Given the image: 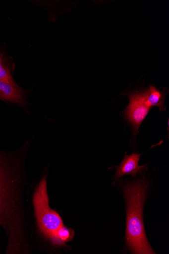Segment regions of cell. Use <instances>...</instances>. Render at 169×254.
<instances>
[{
	"mask_svg": "<svg viewBox=\"0 0 169 254\" xmlns=\"http://www.w3.org/2000/svg\"><path fill=\"white\" fill-rule=\"evenodd\" d=\"M33 203L40 232L50 240L63 224L60 216L50 206L45 177L34 193Z\"/></svg>",
	"mask_w": 169,
	"mask_h": 254,
	"instance_id": "7a4b0ae2",
	"label": "cell"
},
{
	"mask_svg": "<svg viewBox=\"0 0 169 254\" xmlns=\"http://www.w3.org/2000/svg\"><path fill=\"white\" fill-rule=\"evenodd\" d=\"M1 61H0V63H1Z\"/></svg>",
	"mask_w": 169,
	"mask_h": 254,
	"instance_id": "8fae6325",
	"label": "cell"
},
{
	"mask_svg": "<svg viewBox=\"0 0 169 254\" xmlns=\"http://www.w3.org/2000/svg\"><path fill=\"white\" fill-rule=\"evenodd\" d=\"M0 100L17 104H22L25 102L19 87H15L1 80H0Z\"/></svg>",
	"mask_w": 169,
	"mask_h": 254,
	"instance_id": "52a82bcc",
	"label": "cell"
},
{
	"mask_svg": "<svg viewBox=\"0 0 169 254\" xmlns=\"http://www.w3.org/2000/svg\"><path fill=\"white\" fill-rule=\"evenodd\" d=\"M142 154H125L122 163L117 167L114 177L118 179L124 175H131L135 177L136 175L147 169L146 165L139 166V160Z\"/></svg>",
	"mask_w": 169,
	"mask_h": 254,
	"instance_id": "5b68a950",
	"label": "cell"
},
{
	"mask_svg": "<svg viewBox=\"0 0 169 254\" xmlns=\"http://www.w3.org/2000/svg\"><path fill=\"white\" fill-rule=\"evenodd\" d=\"M129 99V104L124 112L127 121L131 125L133 132L136 134L151 108L145 105L141 99L140 91L125 94Z\"/></svg>",
	"mask_w": 169,
	"mask_h": 254,
	"instance_id": "277c9868",
	"label": "cell"
},
{
	"mask_svg": "<svg viewBox=\"0 0 169 254\" xmlns=\"http://www.w3.org/2000/svg\"><path fill=\"white\" fill-rule=\"evenodd\" d=\"M148 189L143 180L129 184L124 190L127 201L126 239L127 245L133 254H155L145 233L142 210Z\"/></svg>",
	"mask_w": 169,
	"mask_h": 254,
	"instance_id": "6da1fadb",
	"label": "cell"
},
{
	"mask_svg": "<svg viewBox=\"0 0 169 254\" xmlns=\"http://www.w3.org/2000/svg\"><path fill=\"white\" fill-rule=\"evenodd\" d=\"M8 176L6 173L0 178V225L7 229L9 245L13 246L17 243V224L14 216L16 197L14 181Z\"/></svg>",
	"mask_w": 169,
	"mask_h": 254,
	"instance_id": "3957f363",
	"label": "cell"
},
{
	"mask_svg": "<svg viewBox=\"0 0 169 254\" xmlns=\"http://www.w3.org/2000/svg\"><path fill=\"white\" fill-rule=\"evenodd\" d=\"M6 172L4 169L3 165L1 162V159H0V178L3 177L6 174Z\"/></svg>",
	"mask_w": 169,
	"mask_h": 254,
	"instance_id": "30bf717a",
	"label": "cell"
},
{
	"mask_svg": "<svg viewBox=\"0 0 169 254\" xmlns=\"http://www.w3.org/2000/svg\"><path fill=\"white\" fill-rule=\"evenodd\" d=\"M140 94L143 103L148 107H157L161 111L166 110L164 105L166 94L162 90L151 85L148 89L140 91Z\"/></svg>",
	"mask_w": 169,
	"mask_h": 254,
	"instance_id": "8992f818",
	"label": "cell"
},
{
	"mask_svg": "<svg viewBox=\"0 0 169 254\" xmlns=\"http://www.w3.org/2000/svg\"><path fill=\"white\" fill-rule=\"evenodd\" d=\"M72 231L64 225L61 226L50 239L55 245H64L73 236Z\"/></svg>",
	"mask_w": 169,
	"mask_h": 254,
	"instance_id": "ba28073f",
	"label": "cell"
},
{
	"mask_svg": "<svg viewBox=\"0 0 169 254\" xmlns=\"http://www.w3.org/2000/svg\"><path fill=\"white\" fill-rule=\"evenodd\" d=\"M0 80L9 83L15 87H19L15 82L9 69L2 62L0 63Z\"/></svg>",
	"mask_w": 169,
	"mask_h": 254,
	"instance_id": "9c48e42d",
	"label": "cell"
}]
</instances>
